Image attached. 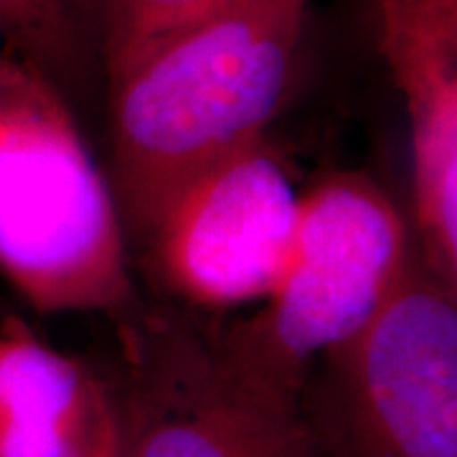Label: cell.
Returning a JSON list of instances; mask_svg holds the SVG:
<instances>
[{
    "mask_svg": "<svg viewBox=\"0 0 457 457\" xmlns=\"http://www.w3.org/2000/svg\"><path fill=\"white\" fill-rule=\"evenodd\" d=\"M312 0H234L165 36L110 82L112 188L128 246L198 173L267 137Z\"/></svg>",
    "mask_w": 457,
    "mask_h": 457,
    "instance_id": "6da1fadb",
    "label": "cell"
},
{
    "mask_svg": "<svg viewBox=\"0 0 457 457\" xmlns=\"http://www.w3.org/2000/svg\"><path fill=\"white\" fill-rule=\"evenodd\" d=\"M0 278L36 312H137L112 188L64 92L3 54Z\"/></svg>",
    "mask_w": 457,
    "mask_h": 457,
    "instance_id": "7a4b0ae2",
    "label": "cell"
},
{
    "mask_svg": "<svg viewBox=\"0 0 457 457\" xmlns=\"http://www.w3.org/2000/svg\"><path fill=\"white\" fill-rule=\"evenodd\" d=\"M414 252L409 219L371 176L326 173L300 194L272 293L237 323L206 328L213 356L249 386L297 402L315 361L389 303Z\"/></svg>",
    "mask_w": 457,
    "mask_h": 457,
    "instance_id": "3957f363",
    "label": "cell"
},
{
    "mask_svg": "<svg viewBox=\"0 0 457 457\" xmlns=\"http://www.w3.org/2000/svg\"><path fill=\"white\" fill-rule=\"evenodd\" d=\"M318 457H457V285L420 252L389 303L297 394Z\"/></svg>",
    "mask_w": 457,
    "mask_h": 457,
    "instance_id": "277c9868",
    "label": "cell"
},
{
    "mask_svg": "<svg viewBox=\"0 0 457 457\" xmlns=\"http://www.w3.org/2000/svg\"><path fill=\"white\" fill-rule=\"evenodd\" d=\"M120 336L110 392L128 457H318L297 402L228 374L204 326L135 312Z\"/></svg>",
    "mask_w": 457,
    "mask_h": 457,
    "instance_id": "5b68a950",
    "label": "cell"
},
{
    "mask_svg": "<svg viewBox=\"0 0 457 457\" xmlns=\"http://www.w3.org/2000/svg\"><path fill=\"white\" fill-rule=\"evenodd\" d=\"M297 209L287 165L262 137L180 188L137 249L155 285L180 305L239 311L260 305L278 285Z\"/></svg>",
    "mask_w": 457,
    "mask_h": 457,
    "instance_id": "8992f818",
    "label": "cell"
},
{
    "mask_svg": "<svg viewBox=\"0 0 457 457\" xmlns=\"http://www.w3.org/2000/svg\"><path fill=\"white\" fill-rule=\"evenodd\" d=\"M371 21L407 110L414 245L457 285V0H371Z\"/></svg>",
    "mask_w": 457,
    "mask_h": 457,
    "instance_id": "52a82bcc",
    "label": "cell"
},
{
    "mask_svg": "<svg viewBox=\"0 0 457 457\" xmlns=\"http://www.w3.org/2000/svg\"><path fill=\"white\" fill-rule=\"evenodd\" d=\"M117 437L112 392L16 315H0V457H95Z\"/></svg>",
    "mask_w": 457,
    "mask_h": 457,
    "instance_id": "ba28073f",
    "label": "cell"
},
{
    "mask_svg": "<svg viewBox=\"0 0 457 457\" xmlns=\"http://www.w3.org/2000/svg\"><path fill=\"white\" fill-rule=\"evenodd\" d=\"M0 54L59 89L74 84L99 59L92 0H0Z\"/></svg>",
    "mask_w": 457,
    "mask_h": 457,
    "instance_id": "9c48e42d",
    "label": "cell"
},
{
    "mask_svg": "<svg viewBox=\"0 0 457 457\" xmlns=\"http://www.w3.org/2000/svg\"><path fill=\"white\" fill-rule=\"evenodd\" d=\"M234 0H92L99 62L112 77L147 46Z\"/></svg>",
    "mask_w": 457,
    "mask_h": 457,
    "instance_id": "30bf717a",
    "label": "cell"
},
{
    "mask_svg": "<svg viewBox=\"0 0 457 457\" xmlns=\"http://www.w3.org/2000/svg\"><path fill=\"white\" fill-rule=\"evenodd\" d=\"M95 457H128V453H125V447H122V435H120V427H117V437H114L99 455Z\"/></svg>",
    "mask_w": 457,
    "mask_h": 457,
    "instance_id": "8fae6325",
    "label": "cell"
}]
</instances>
